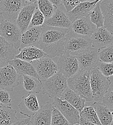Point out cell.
I'll use <instances>...</instances> for the list:
<instances>
[{
  "label": "cell",
  "instance_id": "28",
  "mask_svg": "<svg viewBox=\"0 0 113 125\" xmlns=\"http://www.w3.org/2000/svg\"><path fill=\"white\" fill-rule=\"evenodd\" d=\"M24 89L29 94H38L41 90V81L38 78L30 76H22Z\"/></svg>",
  "mask_w": 113,
  "mask_h": 125
},
{
  "label": "cell",
  "instance_id": "12",
  "mask_svg": "<svg viewBox=\"0 0 113 125\" xmlns=\"http://www.w3.org/2000/svg\"><path fill=\"white\" fill-rule=\"evenodd\" d=\"M25 5L23 0H1L0 11L4 19L16 22L19 13Z\"/></svg>",
  "mask_w": 113,
  "mask_h": 125
},
{
  "label": "cell",
  "instance_id": "47",
  "mask_svg": "<svg viewBox=\"0 0 113 125\" xmlns=\"http://www.w3.org/2000/svg\"><path fill=\"white\" fill-rule=\"evenodd\" d=\"M0 1H1V0H0Z\"/></svg>",
  "mask_w": 113,
  "mask_h": 125
},
{
  "label": "cell",
  "instance_id": "7",
  "mask_svg": "<svg viewBox=\"0 0 113 125\" xmlns=\"http://www.w3.org/2000/svg\"><path fill=\"white\" fill-rule=\"evenodd\" d=\"M31 63L34 66L41 81L46 80L58 72L56 63L52 58L48 55Z\"/></svg>",
  "mask_w": 113,
  "mask_h": 125
},
{
  "label": "cell",
  "instance_id": "9",
  "mask_svg": "<svg viewBox=\"0 0 113 125\" xmlns=\"http://www.w3.org/2000/svg\"><path fill=\"white\" fill-rule=\"evenodd\" d=\"M56 64L58 72L67 79L73 76L80 69L76 56L68 53L60 55Z\"/></svg>",
  "mask_w": 113,
  "mask_h": 125
},
{
  "label": "cell",
  "instance_id": "21",
  "mask_svg": "<svg viewBox=\"0 0 113 125\" xmlns=\"http://www.w3.org/2000/svg\"><path fill=\"white\" fill-rule=\"evenodd\" d=\"M103 19V27L113 33V0H102L99 2Z\"/></svg>",
  "mask_w": 113,
  "mask_h": 125
},
{
  "label": "cell",
  "instance_id": "43",
  "mask_svg": "<svg viewBox=\"0 0 113 125\" xmlns=\"http://www.w3.org/2000/svg\"><path fill=\"white\" fill-rule=\"evenodd\" d=\"M96 0H80V2H93L94 1Z\"/></svg>",
  "mask_w": 113,
  "mask_h": 125
},
{
  "label": "cell",
  "instance_id": "35",
  "mask_svg": "<svg viewBox=\"0 0 113 125\" xmlns=\"http://www.w3.org/2000/svg\"><path fill=\"white\" fill-rule=\"evenodd\" d=\"M96 67L103 76L109 78L113 75V63L103 62L99 60Z\"/></svg>",
  "mask_w": 113,
  "mask_h": 125
},
{
  "label": "cell",
  "instance_id": "33",
  "mask_svg": "<svg viewBox=\"0 0 113 125\" xmlns=\"http://www.w3.org/2000/svg\"><path fill=\"white\" fill-rule=\"evenodd\" d=\"M50 125H70L59 110L53 107Z\"/></svg>",
  "mask_w": 113,
  "mask_h": 125
},
{
  "label": "cell",
  "instance_id": "18",
  "mask_svg": "<svg viewBox=\"0 0 113 125\" xmlns=\"http://www.w3.org/2000/svg\"><path fill=\"white\" fill-rule=\"evenodd\" d=\"M96 29V26L91 21L88 16L72 22L70 29L77 34L90 37Z\"/></svg>",
  "mask_w": 113,
  "mask_h": 125
},
{
  "label": "cell",
  "instance_id": "27",
  "mask_svg": "<svg viewBox=\"0 0 113 125\" xmlns=\"http://www.w3.org/2000/svg\"><path fill=\"white\" fill-rule=\"evenodd\" d=\"M16 110L10 106H0V125H11L17 119Z\"/></svg>",
  "mask_w": 113,
  "mask_h": 125
},
{
  "label": "cell",
  "instance_id": "17",
  "mask_svg": "<svg viewBox=\"0 0 113 125\" xmlns=\"http://www.w3.org/2000/svg\"><path fill=\"white\" fill-rule=\"evenodd\" d=\"M53 107L49 101L40 107L39 111L31 117L32 125H50Z\"/></svg>",
  "mask_w": 113,
  "mask_h": 125
},
{
  "label": "cell",
  "instance_id": "38",
  "mask_svg": "<svg viewBox=\"0 0 113 125\" xmlns=\"http://www.w3.org/2000/svg\"><path fill=\"white\" fill-rule=\"evenodd\" d=\"M62 2L65 8L66 13H67L80 3V0H62Z\"/></svg>",
  "mask_w": 113,
  "mask_h": 125
},
{
  "label": "cell",
  "instance_id": "14",
  "mask_svg": "<svg viewBox=\"0 0 113 125\" xmlns=\"http://www.w3.org/2000/svg\"><path fill=\"white\" fill-rule=\"evenodd\" d=\"M18 106L20 114L28 117H31L40 108L37 95L33 94H29L27 97L23 96Z\"/></svg>",
  "mask_w": 113,
  "mask_h": 125
},
{
  "label": "cell",
  "instance_id": "32",
  "mask_svg": "<svg viewBox=\"0 0 113 125\" xmlns=\"http://www.w3.org/2000/svg\"><path fill=\"white\" fill-rule=\"evenodd\" d=\"M98 53L100 61L103 62L113 63V45L98 49Z\"/></svg>",
  "mask_w": 113,
  "mask_h": 125
},
{
  "label": "cell",
  "instance_id": "30",
  "mask_svg": "<svg viewBox=\"0 0 113 125\" xmlns=\"http://www.w3.org/2000/svg\"><path fill=\"white\" fill-rule=\"evenodd\" d=\"M80 118L85 121L97 125H102L97 116L96 113L92 106H85L80 113Z\"/></svg>",
  "mask_w": 113,
  "mask_h": 125
},
{
  "label": "cell",
  "instance_id": "39",
  "mask_svg": "<svg viewBox=\"0 0 113 125\" xmlns=\"http://www.w3.org/2000/svg\"><path fill=\"white\" fill-rule=\"evenodd\" d=\"M11 125H32L31 117L24 119H16Z\"/></svg>",
  "mask_w": 113,
  "mask_h": 125
},
{
  "label": "cell",
  "instance_id": "10",
  "mask_svg": "<svg viewBox=\"0 0 113 125\" xmlns=\"http://www.w3.org/2000/svg\"><path fill=\"white\" fill-rule=\"evenodd\" d=\"M79 63L80 69L90 72L96 67L99 60L98 49L91 47L86 49L75 55Z\"/></svg>",
  "mask_w": 113,
  "mask_h": 125
},
{
  "label": "cell",
  "instance_id": "11",
  "mask_svg": "<svg viewBox=\"0 0 113 125\" xmlns=\"http://www.w3.org/2000/svg\"><path fill=\"white\" fill-rule=\"evenodd\" d=\"M52 104L59 110L70 125L79 124L80 112L67 102L59 98H55Z\"/></svg>",
  "mask_w": 113,
  "mask_h": 125
},
{
  "label": "cell",
  "instance_id": "4",
  "mask_svg": "<svg viewBox=\"0 0 113 125\" xmlns=\"http://www.w3.org/2000/svg\"><path fill=\"white\" fill-rule=\"evenodd\" d=\"M92 46L90 37L77 34L69 30L65 36L64 53L75 56Z\"/></svg>",
  "mask_w": 113,
  "mask_h": 125
},
{
  "label": "cell",
  "instance_id": "34",
  "mask_svg": "<svg viewBox=\"0 0 113 125\" xmlns=\"http://www.w3.org/2000/svg\"><path fill=\"white\" fill-rule=\"evenodd\" d=\"M44 21L45 18L43 14L40 12L38 7H37L33 14L29 28L32 27H41L44 25Z\"/></svg>",
  "mask_w": 113,
  "mask_h": 125
},
{
  "label": "cell",
  "instance_id": "31",
  "mask_svg": "<svg viewBox=\"0 0 113 125\" xmlns=\"http://www.w3.org/2000/svg\"><path fill=\"white\" fill-rule=\"evenodd\" d=\"M89 16L91 21L96 26L97 28L103 27L104 19L99 2L90 11Z\"/></svg>",
  "mask_w": 113,
  "mask_h": 125
},
{
  "label": "cell",
  "instance_id": "19",
  "mask_svg": "<svg viewBox=\"0 0 113 125\" xmlns=\"http://www.w3.org/2000/svg\"><path fill=\"white\" fill-rule=\"evenodd\" d=\"M72 23L66 14L57 8L52 16L48 19L45 20L44 24L51 27L70 29Z\"/></svg>",
  "mask_w": 113,
  "mask_h": 125
},
{
  "label": "cell",
  "instance_id": "23",
  "mask_svg": "<svg viewBox=\"0 0 113 125\" xmlns=\"http://www.w3.org/2000/svg\"><path fill=\"white\" fill-rule=\"evenodd\" d=\"M19 52L15 58L31 62L47 55L43 51L38 47L34 46L25 47L18 50Z\"/></svg>",
  "mask_w": 113,
  "mask_h": 125
},
{
  "label": "cell",
  "instance_id": "8",
  "mask_svg": "<svg viewBox=\"0 0 113 125\" xmlns=\"http://www.w3.org/2000/svg\"><path fill=\"white\" fill-rule=\"evenodd\" d=\"M21 77L9 63L0 68V88L13 92L19 84Z\"/></svg>",
  "mask_w": 113,
  "mask_h": 125
},
{
  "label": "cell",
  "instance_id": "45",
  "mask_svg": "<svg viewBox=\"0 0 113 125\" xmlns=\"http://www.w3.org/2000/svg\"><path fill=\"white\" fill-rule=\"evenodd\" d=\"M101 0H95V2H96V3H97L98 2H99L100 1H101Z\"/></svg>",
  "mask_w": 113,
  "mask_h": 125
},
{
  "label": "cell",
  "instance_id": "37",
  "mask_svg": "<svg viewBox=\"0 0 113 125\" xmlns=\"http://www.w3.org/2000/svg\"><path fill=\"white\" fill-rule=\"evenodd\" d=\"M12 99L10 97L9 92L0 88V103L2 105L10 106Z\"/></svg>",
  "mask_w": 113,
  "mask_h": 125
},
{
  "label": "cell",
  "instance_id": "15",
  "mask_svg": "<svg viewBox=\"0 0 113 125\" xmlns=\"http://www.w3.org/2000/svg\"><path fill=\"white\" fill-rule=\"evenodd\" d=\"M41 29V27H29L26 31L22 32L18 50L31 46L39 48Z\"/></svg>",
  "mask_w": 113,
  "mask_h": 125
},
{
  "label": "cell",
  "instance_id": "46",
  "mask_svg": "<svg viewBox=\"0 0 113 125\" xmlns=\"http://www.w3.org/2000/svg\"><path fill=\"white\" fill-rule=\"evenodd\" d=\"M80 125V124H75V125Z\"/></svg>",
  "mask_w": 113,
  "mask_h": 125
},
{
  "label": "cell",
  "instance_id": "36",
  "mask_svg": "<svg viewBox=\"0 0 113 125\" xmlns=\"http://www.w3.org/2000/svg\"><path fill=\"white\" fill-rule=\"evenodd\" d=\"M107 108L113 109V89L111 84L109 88L103 95L100 102Z\"/></svg>",
  "mask_w": 113,
  "mask_h": 125
},
{
  "label": "cell",
  "instance_id": "20",
  "mask_svg": "<svg viewBox=\"0 0 113 125\" xmlns=\"http://www.w3.org/2000/svg\"><path fill=\"white\" fill-rule=\"evenodd\" d=\"M18 51L0 36V68L14 59L18 54Z\"/></svg>",
  "mask_w": 113,
  "mask_h": 125
},
{
  "label": "cell",
  "instance_id": "25",
  "mask_svg": "<svg viewBox=\"0 0 113 125\" xmlns=\"http://www.w3.org/2000/svg\"><path fill=\"white\" fill-rule=\"evenodd\" d=\"M91 106L95 110L101 125H113V109L107 108L99 102H94Z\"/></svg>",
  "mask_w": 113,
  "mask_h": 125
},
{
  "label": "cell",
  "instance_id": "2",
  "mask_svg": "<svg viewBox=\"0 0 113 125\" xmlns=\"http://www.w3.org/2000/svg\"><path fill=\"white\" fill-rule=\"evenodd\" d=\"M67 83L69 89L79 94L86 101H93L89 72L79 69L73 76L67 79Z\"/></svg>",
  "mask_w": 113,
  "mask_h": 125
},
{
  "label": "cell",
  "instance_id": "41",
  "mask_svg": "<svg viewBox=\"0 0 113 125\" xmlns=\"http://www.w3.org/2000/svg\"><path fill=\"white\" fill-rule=\"evenodd\" d=\"M79 124L80 125H97L91 123H90V122H88L85 121V120H84V119H83L82 118H80V119Z\"/></svg>",
  "mask_w": 113,
  "mask_h": 125
},
{
  "label": "cell",
  "instance_id": "13",
  "mask_svg": "<svg viewBox=\"0 0 113 125\" xmlns=\"http://www.w3.org/2000/svg\"><path fill=\"white\" fill-rule=\"evenodd\" d=\"M92 46L97 49L113 45V34L104 27L97 28L90 36Z\"/></svg>",
  "mask_w": 113,
  "mask_h": 125
},
{
  "label": "cell",
  "instance_id": "16",
  "mask_svg": "<svg viewBox=\"0 0 113 125\" xmlns=\"http://www.w3.org/2000/svg\"><path fill=\"white\" fill-rule=\"evenodd\" d=\"M37 7V2L26 4L19 13L16 23L22 33L29 28L33 14Z\"/></svg>",
  "mask_w": 113,
  "mask_h": 125
},
{
  "label": "cell",
  "instance_id": "1",
  "mask_svg": "<svg viewBox=\"0 0 113 125\" xmlns=\"http://www.w3.org/2000/svg\"><path fill=\"white\" fill-rule=\"evenodd\" d=\"M70 29L43 25L41 26L39 48L53 58L64 53L65 36Z\"/></svg>",
  "mask_w": 113,
  "mask_h": 125
},
{
  "label": "cell",
  "instance_id": "29",
  "mask_svg": "<svg viewBox=\"0 0 113 125\" xmlns=\"http://www.w3.org/2000/svg\"><path fill=\"white\" fill-rule=\"evenodd\" d=\"M37 5L38 8L44 16L45 20L52 16L57 8L49 0H38Z\"/></svg>",
  "mask_w": 113,
  "mask_h": 125
},
{
  "label": "cell",
  "instance_id": "6",
  "mask_svg": "<svg viewBox=\"0 0 113 125\" xmlns=\"http://www.w3.org/2000/svg\"><path fill=\"white\" fill-rule=\"evenodd\" d=\"M21 34L16 22L4 19L0 23V36L17 50L20 46Z\"/></svg>",
  "mask_w": 113,
  "mask_h": 125
},
{
  "label": "cell",
  "instance_id": "44",
  "mask_svg": "<svg viewBox=\"0 0 113 125\" xmlns=\"http://www.w3.org/2000/svg\"><path fill=\"white\" fill-rule=\"evenodd\" d=\"M4 20V18L3 17V16H2L1 14V12H0V23L3 20Z\"/></svg>",
  "mask_w": 113,
  "mask_h": 125
},
{
  "label": "cell",
  "instance_id": "42",
  "mask_svg": "<svg viewBox=\"0 0 113 125\" xmlns=\"http://www.w3.org/2000/svg\"><path fill=\"white\" fill-rule=\"evenodd\" d=\"M38 0H23L25 5L26 4H31L33 3H36L37 2Z\"/></svg>",
  "mask_w": 113,
  "mask_h": 125
},
{
  "label": "cell",
  "instance_id": "40",
  "mask_svg": "<svg viewBox=\"0 0 113 125\" xmlns=\"http://www.w3.org/2000/svg\"><path fill=\"white\" fill-rule=\"evenodd\" d=\"M49 0L57 7L63 5L62 2V0Z\"/></svg>",
  "mask_w": 113,
  "mask_h": 125
},
{
  "label": "cell",
  "instance_id": "3",
  "mask_svg": "<svg viewBox=\"0 0 113 125\" xmlns=\"http://www.w3.org/2000/svg\"><path fill=\"white\" fill-rule=\"evenodd\" d=\"M68 88L67 78L59 72L41 81L42 94H47L50 98H61Z\"/></svg>",
  "mask_w": 113,
  "mask_h": 125
},
{
  "label": "cell",
  "instance_id": "24",
  "mask_svg": "<svg viewBox=\"0 0 113 125\" xmlns=\"http://www.w3.org/2000/svg\"><path fill=\"white\" fill-rule=\"evenodd\" d=\"M16 70L17 73L21 76H30L39 79L34 66L31 62H28L19 59L14 58L9 62Z\"/></svg>",
  "mask_w": 113,
  "mask_h": 125
},
{
  "label": "cell",
  "instance_id": "5",
  "mask_svg": "<svg viewBox=\"0 0 113 125\" xmlns=\"http://www.w3.org/2000/svg\"><path fill=\"white\" fill-rule=\"evenodd\" d=\"M89 74L93 100L95 102H100L112 84L109 78L103 76L96 67L92 68Z\"/></svg>",
  "mask_w": 113,
  "mask_h": 125
},
{
  "label": "cell",
  "instance_id": "22",
  "mask_svg": "<svg viewBox=\"0 0 113 125\" xmlns=\"http://www.w3.org/2000/svg\"><path fill=\"white\" fill-rule=\"evenodd\" d=\"M96 4L95 1L91 2H81L70 12L66 13V15L72 23L78 19L88 16L89 12Z\"/></svg>",
  "mask_w": 113,
  "mask_h": 125
},
{
  "label": "cell",
  "instance_id": "26",
  "mask_svg": "<svg viewBox=\"0 0 113 125\" xmlns=\"http://www.w3.org/2000/svg\"><path fill=\"white\" fill-rule=\"evenodd\" d=\"M60 99L67 102L77 110L80 113L86 106L85 100L69 88L65 91Z\"/></svg>",
  "mask_w": 113,
  "mask_h": 125
},
{
  "label": "cell",
  "instance_id": "48",
  "mask_svg": "<svg viewBox=\"0 0 113 125\" xmlns=\"http://www.w3.org/2000/svg\"></svg>",
  "mask_w": 113,
  "mask_h": 125
}]
</instances>
